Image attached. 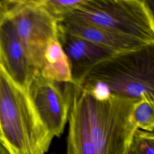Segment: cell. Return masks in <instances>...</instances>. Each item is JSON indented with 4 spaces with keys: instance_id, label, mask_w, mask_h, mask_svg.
<instances>
[{
    "instance_id": "6da1fadb",
    "label": "cell",
    "mask_w": 154,
    "mask_h": 154,
    "mask_svg": "<svg viewBox=\"0 0 154 154\" xmlns=\"http://www.w3.org/2000/svg\"><path fill=\"white\" fill-rule=\"evenodd\" d=\"M69 94L87 122L97 154H128L137 129L132 112L138 99L112 94L99 100L75 84H69Z\"/></svg>"
},
{
    "instance_id": "7a4b0ae2",
    "label": "cell",
    "mask_w": 154,
    "mask_h": 154,
    "mask_svg": "<svg viewBox=\"0 0 154 154\" xmlns=\"http://www.w3.org/2000/svg\"><path fill=\"white\" fill-rule=\"evenodd\" d=\"M0 133V143L8 154H45L54 138L26 91L1 66Z\"/></svg>"
},
{
    "instance_id": "3957f363",
    "label": "cell",
    "mask_w": 154,
    "mask_h": 154,
    "mask_svg": "<svg viewBox=\"0 0 154 154\" xmlns=\"http://www.w3.org/2000/svg\"><path fill=\"white\" fill-rule=\"evenodd\" d=\"M93 81L105 84L113 95L154 99V45L116 53L90 68L74 84Z\"/></svg>"
},
{
    "instance_id": "277c9868",
    "label": "cell",
    "mask_w": 154,
    "mask_h": 154,
    "mask_svg": "<svg viewBox=\"0 0 154 154\" xmlns=\"http://www.w3.org/2000/svg\"><path fill=\"white\" fill-rule=\"evenodd\" d=\"M67 17L154 45V17L144 0H83Z\"/></svg>"
},
{
    "instance_id": "5b68a950",
    "label": "cell",
    "mask_w": 154,
    "mask_h": 154,
    "mask_svg": "<svg viewBox=\"0 0 154 154\" xmlns=\"http://www.w3.org/2000/svg\"><path fill=\"white\" fill-rule=\"evenodd\" d=\"M8 16L14 24L29 66L39 71L48 43L58 39V22L38 0H10Z\"/></svg>"
},
{
    "instance_id": "8992f818",
    "label": "cell",
    "mask_w": 154,
    "mask_h": 154,
    "mask_svg": "<svg viewBox=\"0 0 154 154\" xmlns=\"http://www.w3.org/2000/svg\"><path fill=\"white\" fill-rule=\"evenodd\" d=\"M58 84L35 70L26 88L36 113L54 137L63 133L69 110V84L65 93Z\"/></svg>"
},
{
    "instance_id": "52a82bcc",
    "label": "cell",
    "mask_w": 154,
    "mask_h": 154,
    "mask_svg": "<svg viewBox=\"0 0 154 154\" xmlns=\"http://www.w3.org/2000/svg\"><path fill=\"white\" fill-rule=\"evenodd\" d=\"M0 66L13 81L26 91L35 70L28 63L14 24L9 16L0 23Z\"/></svg>"
},
{
    "instance_id": "ba28073f",
    "label": "cell",
    "mask_w": 154,
    "mask_h": 154,
    "mask_svg": "<svg viewBox=\"0 0 154 154\" xmlns=\"http://www.w3.org/2000/svg\"><path fill=\"white\" fill-rule=\"evenodd\" d=\"M58 27L70 34L116 52L135 50L148 45L140 40L73 18L66 17L58 22Z\"/></svg>"
},
{
    "instance_id": "9c48e42d",
    "label": "cell",
    "mask_w": 154,
    "mask_h": 154,
    "mask_svg": "<svg viewBox=\"0 0 154 154\" xmlns=\"http://www.w3.org/2000/svg\"><path fill=\"white\" fill-rule=\"evenodd\" d=\"M58 40L70 62L73 84L90 68L117 53L70 34L58 27Z\"/></svg>"
},
{
    "instance_id": "30bf717a",
    "label": "cell",
    "mask_w": 154,
    "mask_h": 154,
    "mask_svg": "<svg viewBox=\"0 0 154 154\" xmlns=\"http://www.w3.org/2000/svg\"><path fill=\"white\" fill-rule=\"evenodd\" d=\"M67 154H97L87 122L78 106L69 99Z\"/></svg>"
},
{
    "instance_id": "8fae6325",
    "label": "cell",
    "mask_w": 154,
    "mask_h": 154,
    "mask_svg": "<svg viewBox=\"0 0 154 154\" xmlns=\"http://www.w3.org/2000/svg\"><path fill=\"white\" fill-rule=\"evenodd\" d=\"M38 72L42 76L52 81L73 84L70 62L58 39H51L48 43L43 64Z\"/></svg>"
},
{
    "instance_id": "7c38bea8",
    "label": "cell",
    "mask_w": 154,
    "mask_h": 154,
    "mask_svg": "<svg viewBox=\"0 0 154 154\" xmlns=\"http://www.w3.org/2000/svg\"><path fill=\"white\" fill-rule=\"evenodd\" d=\"M132 115L137 129L153 132L154 99L143 97L138 99L134 105Z\"/></svg>"
},
{
    "instance_id": "4fadbf2b",
    "label": "cell",
    "mask_w": 154,
    "mask_h": 154,
    "mask_svg": "<svg viewBox=\"0 0 154 154\" xmlns=\"http://www.w3.org/2000/svg\"><path fill=\"white\" fill-rule=\"evenodd\" d=\"M83 0H38L40 5L57 22L69 16Z\"/></svg>"
},
{
    "instance_id": "5bb4252c",
    "label": "cell",
    "mask_w": 154,
    "mask_h": 154,
    "mask_svg": "<svg viewBox=\"0 0 154 154\" xmlns=\"http://www.w3.org/2000/svg\"><path fill=\"white\" fill-rule=\"evenodd\" d=\"M128 154H154L153 132L137 129L133 135Z\"/></svg>"
},
{
    "instance_id": "9a60e30c",
    "label": "cell",
    "mask_w": 154,
    "mask_h": 154,
    "mask_svg": "<svg viewBox=\"0 0 154 154\" xmlns=\"http://www.w3.org/2000/svg\"><path fill=\"white\" fill-rule=\"evenodd\" d=\"M77 85L83 87L93 97L99 100H106L112 95L108 87L102 82H87Z\"/></svg>"
},
{
    "instance_id": "2e32d148",
    "label": "cell",
    "mask_w": 154,
    "mask_h": 154,
    "mask_svg": "<svg viewBox=\"0 0 154 154\" xmlns=\"http://www.w3.org/2000/svg\"><path fill=\"white\" fill-rule=\"evenodd\" d=\"M10 0H0V22L8 16Z\"/></svg>"
},
{
    "instance_id": "e0dca14e",
    "label": "cell",
    "mask_w": 154,
    "mask_h": 154,
    "mask_svg": "<svg viewBox=\"0 0 154 154\" xmlns=\"http://www.w3.org/2000/svg\"><path fill=\"white\" fill-rule=\"evenodd\" d=\"M0 154H8L3 146L0 143Z\"/></svg>"
},
{
    "instance_id": "ac0fdd59",
    "label": "cell",
    "mask_w": 154,
    "mask_h": 154,
    "mask_svg": "<svg viewBox=\"0 0 154 154\" xmlns=\"http://www.w3.org/2000/svg\"><path fill=\"white\" fill-rule=\"evenodd\" d=\"M0 136H1V133H0Z\"/></svg>"
},
{
    "instance_id": "d6986e66",
    "label": "cell",
    "mask_w": 154,
    "mask_h": 154,
    "mask_svg": "<svg viewBox=\"0 0 154 154\" xmlns=\"http://www.w3.org/2000/svg\"><path fill=\"white\" fill-rule=\"evenodd\" d=\"M1 22H0V23H1Z\"/></svg>"
}]
</instances>
